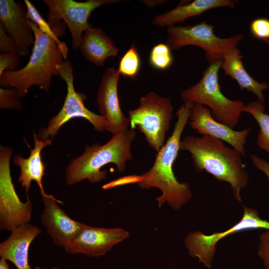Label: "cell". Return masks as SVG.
<instances>
[{
	"mask_svg": "<svg viewBox=\"0 0 269 269\" xmlns=\"http://www.w3.org/2000/svg\"><path fill=\"white\" fill-rule=\"evenodd\" d=\"M56 69L59 76L66 84V96L62 109L51 118L47 127L40 131L38 137L42 140L52 138L64 124L75 118L88 120L98 132L106 131V122L104 118L87 109L84 103L86 96L76 91L74 86L73 68L70 61H63Z\"/></svg>",
	"mask_w": 269,
	"mask_h": 269,
	"instance_id": "9",
	"label": "cell"
},
{
	"mask_svg": "<svg viewBox=\"0 0 269 269\" xmlns=\"http://www.w3.org/2000/svg\"><path fill=\"white\" fill-rule=\"evenodd\" d=\"M265 110L264 103L258 100L245 105L242 111L252 115L256 121L259 127L257 144L269 154V115Z\"/></svg>",
	"mask_w": 269,
	"mask_h": 269,
	"instance_id": "22",
	"label": "cell"
},
{
	"mask_svg": "<svg viewBox=\"0 0 269 269\" xmlns=\"http://www.w3.org/2000/svg\"><path fill=\"white\" fill-rule=\"evenodd\" d=\"M47 5L48 23L57 37L63 36L67 26L72 37V48L80 46L84 33L92 27L88 19L96 8L117 0H87L84 2L73 0H44Z\"/></svg>",
	"mask_w": 269,
	"mask_h": 269,
	"instance_id": "8",
	"label": "cell"
},
{
	"mask_svg": "<svg viewBox=\"0 0 269 269\" xmlns=\"http://www.w3.org/2000/svg\"><path fill=\"white\" fill-rule=\"evenodd\" d=\"M44 209L40 216L42 225L53 243L65 248L76 237L84 224L69 217L59 206L62 202L52 195L41 196Z\"/></svg>",
	"mask_w": 269,
	"mask_h": 269,
	"instance_id": "16",
	"label": "cell"
},
{
	"mask_svg": "<svg viewBox=\"0 0 269 269\" xmlns=\"http://www.w3.org/2000/svg\"><path fill=\"white\" fill-rule=\"evenodd\" d=\"M41 233L38 227L29 223L16 228L0 244V258L11 262L17 269H30L29 249L32 242Z\"/></svg>",
	"mask_w": 269,
	"mask_h": 269,
	"instance_id": "17",
	"label": "cell"
},
{
	"mask_svg": "<svg viewBox=\"0 0 269 269\" xmlns=\"http://www.w3.org/2000/svg\"><path fill=\"white\" fill-rule=\"evenodd\" d=\"M143 2L144 3L145 5L148 7H152L156 5H160L164 2H166V0H142Z\"/></svg>",
	"mask_w": 269,
	"mask_h": 269,
	"instance_id": "32",
	"label": "cell"
},
{
	"mask_svg": "<svg viewBox=\"0 0 269 269\" xmlns=\"http://www.w3.org/2000/svg\"><path fill=\"white\" fill-rule=\"evenodd\" d=\"M179 149L190 153L197 171H205L229 183L234 197L241 202V190L247 186L249 175L239 152L208 135L186 136L180 141Z\"/></svg>",
	"mask_w": 269,
	"mask_h": 269,
	"instance_id": "2",
	"label": "cell"
},
{
	"mask_svg": "<svg viewBox=\"0 0 269 269\" xmlns=\"http://www.w3.org/2000/svg\"><path fill=\"white\" fill-rule=\"evenodd\" d=\"M79 48L87 61L99 67L103 66L108 58L117 56L119 52L113 41L104 31L92 26L84 33Z\"/></svg>",
	"mask_w": 269,
	"mask_h": 269,
	"instance_id": "21",
	"label": "cell"
},
{
	"mask_svg": "<svg viewBox=\"0 0 269 269\" xmlns=\"http://www.w3.org/2000/svg\"><path fill=\"white\" fill-rule=\"evenodd\" d=\"M172 112L170 98L149 92L140 98L137 108L128 111L131 129L137 128L149 146L158 152L165 143Z\"/></svg>",
	"mask_w": 269,
	"mask_h": 269,
	"instance_id": "6",
	"label": "cell"
},
{
	"mask_svg": "<svg viewBox=\"0 0 269 269\" xmlns=\"http://www.w3.org/2000/svg\"><path fill=\"white\" fill-rule=\"evenodd\" d=\"M241 51L235 46L224 56L221 62V69L225 75L230 76L238 83L241 90H246L255 95L258 100L265 102L264 91L269 88L265 82L255 80L247 71L242 60Z\"/></svg>",
	"mask_w": 269,
	"mask_h": 269,
	"instance_id": "20",
	"label": "cell"
},
{
	"mask_svg": "<svg viewBox=\"0 0 269 269\" xmlns=\"http://www.w3.org/2000/svg\"><path fill=\"white\" fill-rule=\"evenodd\" d=\"M27 23L34 35L28 62L20 69L4 72L0 75V86L16 89L20 98L25 97L28 89L34 85L49 92L52 77L59 76L56 67L64 58L53 39L42 32L29 17Z\"/></svg>",
	"mask_w": 269,
	"mask_h": 269,
	"instance_id": "3",
	"label": "cell"
},
{
	"mask_svg": "<svg viewBox=\"0 0 269 269\" xmlns=\"http://www.w3.org/2000/svg\"><path fill=\"white\" fill-rule=\"evenodd\" d=\"M12 151L8 147L0 150V228L11 232L30 220L32 204L28 196L22 202L12 182L10 159Z\"/></svg>",
	"mask_w": 269,
	"mask_h": 269,
	"instance_id": "10",
	"label": "cell"
},
{
	"mask_svg": "<svg viewBox=\"0 0 269 269\" xmlns=\"http://www.w3.org/2000/svg\"><path fill=\"white\" fill-rule=\"evenodd\" d=\"M33 137L34 146L32 149L25 141L30 151L29 157L25 158L20 155H16L13 158V163L20 168L18 182L24 188L26 194L29 190L31 181H35L39 187L41 196H47L48 194L45 193L42 184L45 165L42 160L41 152L44 147L51 144L52 138L40 139L35 132H33Z\"/></svg>",
	"mask_w": 269,
	"mask_h": 269,
	"instance_id": "18",
	"label": "cell"
},
{
	"mask_svg": "<svg viewBox=\"0 0 269 269\" xmlns=\"http://www.w3.org/2000/svg\"><path fill=\"white\" fill-rule=\"evenodd\" d=\"M135 136L134 130L128 129L114 134L103 145H87L84 152L66 169V184L71 185L85 179L92 183L99 182L106 178L107 172L101 169L109 163L115 164L119 172H124L127 161L133 158L131 148Z\"/></svg>",
	"mask_w": 269,
	"mask_h": 269,
	"instance_id": "4",
	"label": "cell"
},
{
	"mask_svg": "<svg viewBox=\"0 0 269 269\" xmlns=\"http://www.w3.org/2000/svg\"><path fill=\"white\" fill-rule=\"evenodd\" d=\"M20 57L17 52L0 53V75L4 72L17 70L20 64Z\"/></svg>",
	"mask_w": 269,
	"mask_h": 269,
	"instance_id": "28",
	"label": "cell"
},
{
	"mask_svg": "<svg viewBox=\"0 0 269 269\" xmlns=\"http://www.w3.org/2000/svg\"><path fill=\"white\" fill-rule=\"evenodd\" d=\"M188 123L197 133L226 142L242 156H245V145L247 142V138L251 131V128L235 131L217 121L212 117L208 107L198 103L190 104Z\"/></svg>",
	"mask_w": 269,
	"mask_h": 269,
	"instance_id": "12",
	"label": "cell"
},
{
	"mask_svg": "<svg viewBox=\"0 0 269 269\" xmlns=\"http://www.w3.org/2000/svg\"><path fill=\"white\" fill-rule=\"evenodd\" d=\"M149 61L154 68L159 70H165L173 62V57L170 47L165 44L159 43L151 49Z\"/></svg>",
	"mask_w": 269,
	"mask_h": 269,
	"instance_id": "25",
	"label": "cell"
},
{
	"mask_svg": "<svg viewBox=\"0 0 269 269\" xmlns=\"http://www.w3.org/2000/svg\"><path fill=\"white\" fill-rule=\"evenodd\" d=\"M250 31L255 38L266 41L269 40V18L258 17L250 23Z\"/></svg>",
	"mask_w": 269,
	"mask_h": 269,
	"instance_id": "27",
	"label": "cell"
},
{
	"mask_svg": "<svg viewBox=\"0 0 269 269\" xmlns=\"http://www.w3.org/2000/svg\"><path fill=\"white\" fill-rule=\"evenodd\" d=\"M215 26L205 21L188 26L167 27V45L171 49L177 50L188 45H194L204 50L209 64L220 62L224 55L244 38L243 34L227 38L217 36Z\"/></svg>",
	"mask_w": 269,
	"mask_h": 269,
	"instance_id": "7",
	"label": "cell"
},
{
	"mask_svg": "<svg viewBox=\"0 0 269 269\" xmlns=\"http://www.w3.org/2000/svg\"><path fill=\"white\" fill-rule=\"evenodd\" d=\"M265 42H266V43H267V45L268 46L269 49V40H267V41H266Z\"/></svg>",
	"mask_w": 269,
	"mask_h": 269,
	"instance_id": "35",
	"label": "cell"
},
{
	"mask_svg": "<svg viewBox=\"0 0 269 269\" xmlns=\"http://www.w3.org/2000/svg\"><path fill=\"white\" fill-rule=\"evenodd\" d=\"M0 269H9L6 260L3 259H0Z\"/></svg>",
	"mask_w": 269,
	"mask_h": 269,
	"instance_id": "33",
	"label": "cell"
},
{
	"mask_svg": "<svg viewBox=\"0 0 269 269\" xmlns=\"http://www.w3.org/2000/svg\"><path fill=\"white\" fill-rule=\"evenodd\" d=\"M238 1L234 0H194L182 1L174 9L155 16L152 24L167 27L181 23L191 17L198 16L212 9L219 7L234 8Z\"/></svg>",
	"mask_w": 269,
	"mask_h": 269,
	"instance_id": "19",
	"label": "cell"
},
{
	"mask_svg": "<svg viewBox=\"0 0 269 269\" xmlns=\"http://www.w3.org/2000/svg\"><path fill=\"white\" fill-rule=\"evenodd\" d=\"M258 252L266 269H269V230L260 235Z\"/></svg>",
	"mask_w": 269,
	"mask_h": 269,
	"instance_id": "29",
	"label": "cell"
},
{
	"mask_svg": "<svg viewBox=\"0 0 269 269\" xmlns=\"http://www.w3.org/2000/svg\"><path fill=\"white\" fill-rule=\"evenodd\" d=\"M140 65V57L133 44L122 57L118 70L124 76L134 78L138 73Z\"/></svg>",
	"mask_w": 269,
	"mask_h": 269,
	"instance_id": "24",
	"label": "cell"
},
{
	"mask_svg": "<svg viewBox=\"0 0 269 269\" xmlns=\"http://www.w3.org/2000/svg\"><path fill=\"white\" fill-rule=\"evenodd\" d=\"M120 73L118 69L107 68L103 73L97 95V103L101 115L106 122V131L113 135L124 131L130 126L129 118L123 113L118 93Z\"/></svg>",
	"mask_w": 269,
	"mask_h": 269,
	"instance_id": "14",
	"label": "cell"
},
{
	"mask_svg": "<svg viewBox=\"0 0 269 269\" xmlns=\"http://www.w3.org/2000/svg\"><path fill=\"white\" fill-rule=\"evenodd\" d=\"M121 228H105L84 224L73 241L64 249L69 254H83L91 257L104 255L116 244L129 237Z\"/></svg>",
	"mask_w": 269,
	"mask_h": 269,
	"instance_id": "13",
	"label": "cell"
},
{
	"mask_svg": "<svg viewBox=\"0 0 269 269\" xmlns=\"http://www.w3.org/2000/svg\"><path fill=\"white\" fill-rule=\"evenodd\" d=\"M33 269H44V268H41L39 267H36L35 268H34ZM50 269H58L56 267H53Z\"/></svg>",
	"mask_w": 269,
	"mask_h": 269,
	"instance_id": "34",
	"label": "cell"
},
{
	"mask_svg": "<svg viewBox=\"0 0 269 269\" xmlns=\"http://www.w3.org/2000/svg\"><path fill=\"white\" fill-rule=\"evenodd\" d=\"M190 104L184 103L176 112L177 119L172 134L158 151L152 167L140 175H132L112 181L103 186L109 189L119 186L136 183L142 189L158 188L162 194L156 198L160 207L164 203L175 210L179 209L192 198L187 182H179L173 171V165L180 150L181 136L188 122Z\"/></svg>",
	"mask_w": 269,
	"mask_h": 269,
	"instance_id": "1",
	"label": "cell"
},
{
	"mask_svg": "<svg viewBox=\"0 0 269 269\" xmlns=\"http://www.w3.org/2000/svg\"><path fill=\"white\" fill-rule=\"evenodd\" d=\"M0 107L6 109H20L22 104L16 89L0 88Z\"/></svg>",
	"mask_w": 269,
	"mask_h": 269,
	"instance_id": "26",
	"label": "cell"
},
{
	"mask_svg": "<svg viewBox=\"0 0 269 269\" xmlns=\"http://www.w3.org/2000/svg\"><path fill=\"white\" fill-rule=\"evenodd\" d=\"M24 3L27 7L28 17L35 23L42 32L51 38L56 42L62 52L64 59H67L68 49L66 44L64 42L61 41L59 38L56 36L48 22H46L43 19L38 10L30 1L24 0Z\"/></svg>",
	"mask_w": 269,
	"mask_h": 269,
	"instance_id": "23",
	"label": "cell"
},
{
	"mask_svg": "<svg viewBox=\"0 0 269 269\" xmlns=\"http://www.w3.org/2000/svg\"><path fill=\"white\" fill-rule=\"evenodd\" d=\"M0 51L1 53H18L15 41L6 33L1 24H0Z\"/></svg>",
	"mask_w": 269,
	"mask_h": 269,
	"instance_id": "30",
	"label": "cell"
},
{
	"mask_svg": "<svg viewBox=\"0 0 269 269\" xmlns=\"http://www.w3.org/2000/svg\"><path fill=\"white\" fill-rule=\"evenodd\" d=\"M250 158L254 165L264 172L269 181V161H267L254 154L250 155Z\"/></svg>",
	"mask_w": 269,
	"mask_h": 269,
	"instance_id": "31",
	"label": "cell"
},
{
	"mask_svg": "<svg viewBox=\"0 0 269 269\" xmlns=\"http://www.w3.org/2000/svg\"><path fill=\"white\" fill-rule=\"evenodd\" d=\"M28 16L25 3L14 0H0V24L15 41L18 54L25 57L34 45L33 32L27 23Z\"/></svg>",
	"mask_w": 269,
	"mask_h": 269,
	"instance_id": "15",
	"label": "cell"
},
{
	"mask_svg": "<svg viewBox=\"0 0 269 269\" xmlns=\"http://www.w3.org/2000/svg\"><path fill=\"white\" fill-rule=\"evenodd\" d=\"M261 228L269 230V221L262 219L256 210L244 207L241 220L228 230L210 235H205L201 231L193 232L187 235L184 243L189 255L198 258L200 263L210 269L216 250V245L220 240L240 231Z\"/></svg>",
	"mask_w": 269,
	"mask_h": 269,
	"instance_id": "11",
	"label": "cell"
},
{
	"mask_svg": "<svg viewBox=\"0 0 269 269\" xmlns=\"http://www.w3.org/2000/svg\"><path fill=\"white\" fill-rule=\"evenodd\" d=\"M221 62L209 64L200 80L183 90L180 97L185 104L198 103L208 107L215 120L234 129L239 123L245 104L240 100L228 98L221 92L219 82Z\"/></svg>",
	"mask_w": 269,
	"mask_h": 269,
	"instance_id": "5",
	"label": "cell"
}]
</instances>
